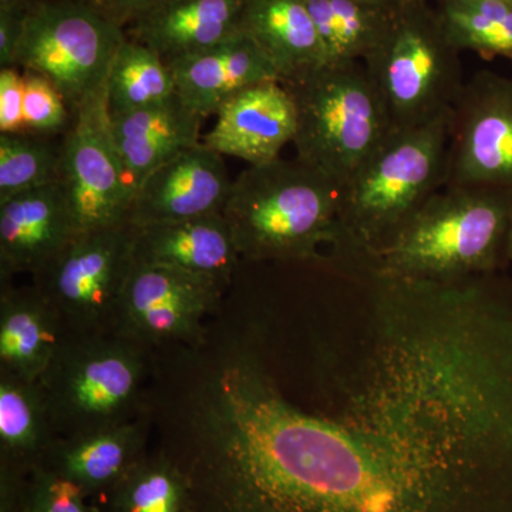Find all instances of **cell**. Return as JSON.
Here are the masks:
<instances>
[{
	"label": "cell",
	"instance_id": "1",
	"mask_svg": "<svg viewBox=\"0 0 512 512\" xmlns=\"http://www.w3.org/2000/svg\"><path fill=\"white\" fill-rule=\"evenodd\" d=\"M259 309L241 474L251 512H512V288L329 262Z\"/></svg>",
	"mask_w": 512,
	"mask_h": 512
},
{
	"label": "cell",
	"instance_id": "2",
	"mask_svg": "<svg viewBox=\"0 0 512 512\" xmlns=\"http://www.w3.org/2000/svg\"><path fill=\"white\" fill-rule=\"evenodd\" d=\"M512 195L443 187L382 247L357 264L380 274L453 282L497 274L508 261Z\"/></svg>",
	"mask_w": 512,
	"mask_h": 512
},
{
	"label": "cell",
	"instance_id": "3",
	"mask_svg": "<svg viewBox=\"0 0 512 512\" xmlns=\"http://www.w3.org/2000/svg\"><path fill=\"white\" fill-rule=\"evenodd\" d=\"M451 113L392 131L340 187L332 258L357 261L382 247L446 184Z\"/></svg>",
	"mask_w": 512,
	"mask_h": 512
},
{
	"label": "cell",
	"instance_id": "4",
	"mask_svg": "<svg viewBox=\"0 0 512 512\" xmlns=\"http://www.w3.org/2000/svg\"><path fill=\"white\" fill-rule=\"evenodd\" d=\"M340 187L298 157L249 165L231 188L224 215L242 261L309 264L332 245Z\"/></svg>",
	"mask_w": 512,
	"mask_h": 512
},
{
	"label": "cell",
	"instance_id": "5",
	"mask_svg": "<svg viewBox=\"0 0 512 512\" xmlns=\"http://www.w3.org/2000/svg\"><path fill=\"white\" fill-rule=\"evenodd\" d=\"M153 363V349L120 333H67L37 380L57 437L137 419Z\"/></svg>",
	"mask_w": 512,
	"mask_h": 512
},
{
	"label": "cell",
	"instance_id": "6",
	"mask_svg": "<svg viewBox=\"0 0 512 512\" xmlns=\"http://www.w3.org/2000/svg\"><path fill=\"white\" fill-rule=\"evenodd\" d=\"M288 87L296 104V157L339 187L392 133L363 62L325 64Z\"/></svg>",
	"mask_w": 512,
	"mask_h": 512
},
{
	"label": "cell",
	"instance_id": "7",
	"mask_svg": "<svg viewBox=\"0 0 512 512\" xmlns=\"http://www.w3.org/2000/svg\"><path fill=\"white\" fill-rule=\"evenodd\" d=\"M460 55L427 0H413L394 12L386 33L363 60L393 131L423 126L453 111L466 84Z\"/></svg>",
	"mask_w": 512,
	"mask_h": 512
},
{
	"label": "cell",
	"instance_id": "8",
	"mask_svg": "<svg viewBox=\"0 0 512 512\" xmlns=\"http://www.w3.org/2000/svg\"><path fill=\"white\" fill-rule=\"evenodd\" d=\"M126 37L86 0H49L26 18L15 66L55 84L74 116L106 93L111 66Z\"/></svg>",
	"mask_w": 512,
	"mask_h": 512
},
{
	"label": "cell",
	"instance_id": "9",
	"mask_svg": "<svg viewBox=\"0 0 512 512\" xmlns=\"http://www.w3.org/2000/svg\"><path fill=\"white\" fill-rule=\"evenodd\" d=\"M136 227L79 232L33 276L32 284L55 306L67 333L116 332L124 289L134 266Z\"/></svg>",
	"mask_w": 512,
	"mask_h": 512
},
{
	"label": "cell",
	"instance_id": "10",
	"mask_svg": "<svg viewBox=\"0 0 512 512\" xmlns=\"http://www.w3.org/2000/svg\"><path fill=\"white\" fill-rule=\"evenodd\" d=\"M59 183L77 234L128 222L136 188L111 138L106 93L74 114L63 138Z\"/></svg>",
	"mask_w": 512,
	"mask_h": 512
},
{
	"label": "cell",
	"instance_id": "11",
	"mask_svg": "<svg viewBox=\"0 0 512 512\" xmlns=\"http://www.w3.org/2000/svg\"><path fill=\"white\" fill-rule=\"evenodd\" d=\"M225 291L205 276L134 262L116 332L153 350L194 345L220 311Z\"/></svg>",
	"mask_w": 512,
	"mask_h": 512
},
{
	"label": "cell",
	"instance_id": "12",
	"mask_svg": "<svg viewBox=\"0 0 512 512\" xmlns=\"http://www.w3.org/2000/svg\"><path fill=\"white\" fill-rule=\"evenodd\" d=\"M444 187L512 195V77L478 72L451 113Z\"/></svg>",
	"mask_w": 512,
	"mask_h": 512
},
{
	"label": "cell",
	"instance_id": "13",
	"mask_svg": "<svg viewBox=\"0 0 512 512\" xmlns=\"http://www.w3.org/2000/svg\"><path fill=\"white\" fill-rule=\"evenodd\" d=\"M222 157L198 143L165 161L138 185L128 222L147 227L222 214L234 184Z\"/></svg>",
	"mask_w": 512,
	"mask_h": 512
},
{
	"label": "cell",
	"instance_id": "14",
	"mask_svg": "<svg viewBox=\"0 0 512 512\" xmlns=\"http://www.w3.org/2000/svg\"><path fill=\"white\" fill-rule=\"evenodd\" d=\"M298 114L291 92L281 80H268L242 90L217 113V123L202 143L221 156L249 165L278 160L293 143Z\"/></svg>",
	"mask_w": 512,
	"mask_h": 512
},
{
	"label": "cell",
	"instance_id": "15",
	"mask_svg": "<svg viewBox=\"0 0 512 512\" xmlns=\"http://www.w3.org/2000/svg\"><path fill=\"white\" fill-rule=\"evenodd\" d=\"M76 235L60 183L0 201V282L40 274Z\"/></svg>",
	"mask_w": 512,
	"mask_h": 512
},
{
	"label": "cell",
	"instance_id": "16",
	"mask_svg": "<svg viewBox=\"0 0 512 512\" xmlns=\"http://www.w3.org/2000/svg\"><path fill=\"white\" fill-rule=\"evenodd\" d=\"M151 433L150 416L143 410L127 423L59 437L40 466L76 485L87 498L104 497L146 456Z\"/></svg>",
	"mask_w": 512,
	"mask_h": 512
},
{
	"label": "cell",
	"instance_id": "17",
	"mask_svg": "<svg viewBox=\"0 0 512 512\" xmlns=\"http://www.w3.org/2000/svg\"><path fill=\"white\" fill-rule=\"evenodd\" d=\"M165 64L173 74L177 96L204 119L217 116L242 90L281 80L271 60L244 32L205 52Z\"/></svg>",
	"mask_w": 512,
	"mask_h": 512
},
{
	"label": "cell",
	"instance_id": "18",
	"mask_svg": "<svg viewBox=\"0 0 512 512\" xmlns=\"http://www.w3.org/2000/svg\"><path fill=\"white\" fill-rule=\"evenodd\" d=\"M241 261L222 214L136 227V264L180 269L210 278L228 289L234 285Z\"/></svg>",
	"mask_w": 512,
	"mask_h": 512
},
{
	"label": "cell",
	"instance_id": "19",
	"mask_svg": "<svg viewBox=\"0 0 512 512\" xmlns=\"http://www.w3.org/2000/svg\"><path fill=\"white\" fill-rule=\"evenodd\" d=\"M248 0H171L124 30L165 63L197 55L241 33Z\"/></svg>",
	"mask_w": 512,
	"mask_h": 512
},
{
	"label": "cell",
	"instance_id": "20",
	"mask_svg": "<svg viewBox=\"0 0 512 512\" xmlns=\"http://www.w3.org/2000/svg\"><path fill=\"white\" fill-rule=\"evenodd\" d=\"M62 318L35 284L0 291V373L37 382L66 338Z\"/></svg>",
	"mask_w": 512,
	"mask_h": 512
},
{
	"label": "cell",
	"instance_id": "21",
	"mask_svg": "<svg viewBox=\"0 0 512 512\" xmlns=\"http://www.w3.org/2000/svg\"><path fill=\"white\" fill-rule=\"evenodd\" d=\"M204 120L177 94L153 106L110 117L114 147L136 191L144 178L165 161L201 143Z\"/></svg>",
	"mask_w": 512,
	"mask_h": 512
},
{
	"label": "cell",
	"instance_id": "22",
	"mask_svg": "<svg viewBox=\"0 0 512 512\" xmlns=\"http://www.w3.org/2000/svg\"><path fill=\"white\" fill-rule=\"evenodd\" d=\"M241 30L271 60L281 82L328 64L305 0H248Z\"/></svg>",
	"mask_w": 512,
	"mask_h": 512
},
{
	"label": "cell",
	"instance_id": "23",
	"mask_svg": "<svg viewBox=\"0 0 512 512\" xmlns=\"http://www.w3.org/2000/svg\"><path fill=\"white\" fill-rule=\"evenodd\" d=\"M57 439L39 382L0 373V476L28 477Z\"/></svg>",
	"mask_w": 512,
	"mask_h": 512
},
{
	"label": "cell",
	"instance_id": "24",
	"mask_svg": "<svg viewBox=\"0 0 512 512\" xmlns=\"http://www.w3.org/2000/svg\"><path fill=\"white\" fill-rule=\"evenodd\" d=\"M328 64L363 62L389 28L397 9L365 0H305Z\"/></svg>",
	"mask_w": 512,
	"mask_h": 512
},
{
	"label": "cell",
	"instance_id": "25",
	"mask_svg": "<svg viewBox=\"0 0 512 512\" xmlns=\"http://www.w3.org/2000/svg\"><path fill=\"white\" fill-rule=\"evenodd\" d=\"M107 512H188L190 493L177 466L158 448L148 450L104 495Z\"/></svg>",
	"mask_w": 512,
	"mask_h": 512
},
{
	"label": "cell",
	"instance_id": "26",
	"mask_svg": "<svg viewBox=\"0 0 512 512\" xmlns=\"http://www.w3.org/2000/svg\"><path fill=\"white\" fill-rule=\"evenodd\" d=\"M175 93L173 74L150 47L126 37L106 83L110 117L153 106Z\"/></svg>",
	"mask_w": 512,
	"mask_h": 512
},
{
	"label": "cell",
	"instance_id": "27",
	"mask_svg": "<svg viewBox=\"0 0 512 512\" xmlns=\"http://www.w3.org/2000/svg\"><path fill=\"white\" fill-rule=\"evenodd\" d=\"M436 9L461 53L512 60V0H440Z\"/></svg>",
	"mask_w": 512,
	"mask_h": 512
},
{
	"label": "cell",
	"instance_id": "28",
	"mask_svg": "<svg viewBox=\"0 0 512 512\" xmlns=\"http://www.w3.org/2000/svg\"><path fill=\"white\" fill-rule=\"evenodd\" d=\"M64 136L0 133V201L59 183Z\"/></svg>",
	"mask_w": 512,
	"mask_h": 512
},
{
	"label": "cell",
	"instance_id": "29",
	"mask_svg": "<svg viewBox=\"0 0 512 512\" xmlns=\"http://www.w3.org/2000/svg\"><path fill=\"white\" fill-rule=\"evenodd\" d=\"M22 73L26 131L42 136H64L72 127L73 116L63 94L42 74L32 70H22Z\"/></svg>",
	"mask_w": 512,
	"mask_h": 512
},
{
	"label": "cell",
	"instance_id": "30",
	"mask_svg": "<svg viewBox=\"0 0 512 512\" xmlns=\"http://www.w3.org/2000/svg\"><path fill=\"white\" fill-rule=\"evenodd\" d=\"M86 500L76 485L39 466L26 478L12 512H99Z\"/></svg>",
	"mask_w": 512,
	"mask_h": 512
},
{
	"label": "cell",
	"instance_id": "31",
	"mask_svg": "<svg viewBox=\"0 0 512 512\" xmlns=\"http://www.w3.org/2000/svg\"><path fill=\"white\" fill-rule=\"evenodd\" d=\"M25 83L19 67H0V133L26 131L23 116Z\"/></svg>",
	"mask_w": 512,
	"mask_h": 512
},
{
	"label": "cell",
	"instance_id": "32",
	"mask_svg": "<svg viewBox=\"0 0 512 512\" xmlns=\"http://www.w3.org/2000/svg\"><path fill=\"white\" fill-rule=\"evenodd\" d=\"M86 2L104 19L126 30L171 0H86Z\"/></svg>",
	"mask_w": 512,
	"mask_h": 512
},
{
	"label": "cell",
	"instance_id": "33",
	"mask_svg": "<svg viewBox=\"0 0 512 512\" xmlns=\"http://www.w3.org/2000/svg\"><path fill=\"white\" fill-rule=\"evenodd\" d=\"M26 18L28 15L0 12V67L15 66L25 33Z\"/></svg>",
	"mask_w": 512,
	"mask_h": 512
},
{
	"label": "cell",
	"instance_id": "34",
	"mask_svg": "<svg viewBox=\"0 0 512 512\" xmlns=\"http://www.w3.org/2000/svg\"><path fill=\"white\" fill-rule=\"evenodd\" d=\"M46 2H49V0H0V12L29 15V13H32L33 10Z\"/></svg>",
	"mask_w": 512,
	"mask_h": 512
},
{
	"label": "cell",
	"instance_id": "35",
	"mask_svg": "<svg viewBox=\"0 0 512 512\" xmlns=\"http://www.w3.org/2000/svg\"><path fill=\"white\" fill-rule=\"evenodd\" d=\"M365 2L380 6V8L399 9L406 3L413 2V0H365Z\"/></svg>",
	"mask_w": 512,
	"mask_h": 512
},
{
	"label": "cell",
	"instance_id": "36",
	"mask_svg": "<svg viewBox=\"0 0 512 512\" xmlns=\"http://www.w3.org/2000/svg\"><path fill=\"white\" fill-rule=\"evenodd\" d=\"M508 261L512 262V227L510 232V241H508Z\"/></svg>",
	"mask_w": 512,
	"mask_h": 512
}]
</instances>
